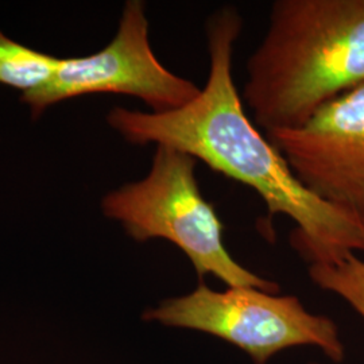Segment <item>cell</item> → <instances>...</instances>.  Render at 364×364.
<instances>
[{
    "label": "cell",
    "instance_id": "277c9868",
    "mask_svg": "<svg viewBox=\"0 0 364 364\" xmlns=\"http://www.w3.org/2000/svg\"><path fill=\"white\" fill-rule=\"evenodd\" d=\"M142 317L223 338L246 352L255 364H266L278 352L296 346H316L336 363L344 359L335 321L308 312L296 296H275L251 287L216 291L200 282L185 296L162 299Z\"/></svg>",
    "mask_w": 364,
    "mask_h": 364
},
{
    "label": "cell",
    "instance_id": "7a4b0ae2",
    "mask_svg": "<svg viewBox=\"0 0 364 364\" xmlns=\"http://www.w3.org/2000/svg\"><path fill=\"white\" fill-rule=\"evenodd\" d=\"M246 75L242 97L258 129L304 126L364 85V0H275Z\"/></svg>",
    "mask_w": 364,
    "mask_h": 364
},
{
    "label": "cell",
    "instance_id": "ba28073f",
    "mask_svg": "<svg viewBox=\"0 0 364 364\" xmlns=\"http://www.w3.org/2000/svg\"><path fill=\"white\" fill-rule=\"evenodd\" d=\"M314 285L347 301L364 318V259L356 254L332 264L309 266Z\"/></svg>",
    "mask_w": 364,
    "mask_h": 364
},
{
    "label": "cell",
    "instance_id": "6da1fadb",
    "mask_svg": "<svg viewBox=\"0 0 364 364\" xmlns=\"http://www.w3.org/2000/svg\"><path fill=\"white\" fill-rule=\"evenodd\" d=\"M242 28L243 18L232 6L209 16L208 78L192 102L165 112L117 107L108 112L107 123L130 144L177 149L254 189L264 201L269 219L284 215L297 224L290 245L309 266L364 252V221L308 191L246 114L232 76L235 43Z\"/></svg>",
    "mask_w": 364,
    "mask_h": 364
},
{
    "label": "cell",
    "instance_id": "9c48e42d",
    "mask_svg": "<svg viewBox=\"0 0 364 364\" xmlns=\"http://www.w3.org/2000/svg\"><path fill=\"white\" fill-rule=\"evenodd\" d=\"M313 364H314V363H313Z\"/></svg>",
    "mask_w": 364,
    "mask_h": 364
},
{
    "label": "cell",
    "instance_id": "3957f363",
    "mask_svg": "<svg viewBox=\"0 0 364 364\" xmlns=\"http://www.w3.org/2000/svg\"><path fill=\"white\" fill-rule=\"evenodd\" d=\"M197 159L177 149L156 146L149 174L111 191L102 200L108 219L122 224L135 242L165 239L189 258L200 279L212 275L228 287L277 294L279 287L251 273L224 246V225L201 193Z\"/></svg>",
    "mask_w": 364,
    "mask_h": 364
},
{
    "label": "cell",
    "instance_id": "52a82bcc",
    "mask_svg": "<svg viewBox=\"0 0 364 364\" xmlns=\"http://www.w3.org/2000/svg\"><path fill=\"white\" fill-rule=\"evenodd\" d=\"M60 58L9 38L0 31V85L27 93L46 85Z\"/></svg>",
    "mask_w": 364,
    "mask_h": 364
},
{
    "label": "cell",
    "instance_id": "5b68a950",
    "mask_svg": "<svg viewBox=\"0 0 364 364\" xmlns=\"http://www.w3.org/2000/svg\"><path fill=\"white\" fill-rule=\"evenodd\" d=\"M200 91L192 80L173 73L158 60L149 39L146 6L141 0H129L107 46L85 57L60 58L50 81L22 93L21 102L37 117L63 100L115 93L141 99L153 112H165L188 105Z\"/></svg>",
    "mask_w": 364,
    "mask_h": 364
},
{
    "label": "cell",
    "instance_id": "8992f818",
    "mask_svg": "<svg viewBox=\"0 0 364 364\" xmlns=\"http://www.w3.org/2000/svg\"><path fill=\"white\" fill-rule=\"evenodd\" d=\"M266 136L308 191L364 221V85Z\"/></svg>",
    "mask_w": 364,
    "mask_h": 364
}]
</instances>
